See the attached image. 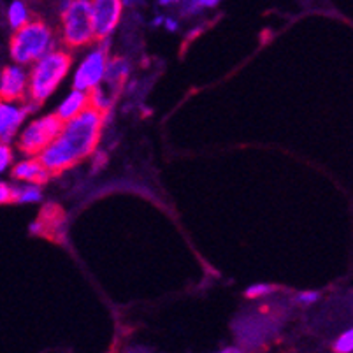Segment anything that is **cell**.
Listing matches in <instances>:
<instances>
[{"instance_id": "19", "label": "cell", "mask_w": 353, "mask_h": 353, "mask_svg": "<svg viewBox=\"0 0 353 353\" xmlns=\"http://www.w3.org/2000/svg\"><path fill=\"white\" fill-rule=\"evenodd\" d=\"M278 290V288L274 287V285H268V283H256V285H252V287L246 288L245 295L248 297V299H264V297H268V295L274 294V292Z\"/></svg>"}, {"instance_id": "15", "label": "cell", "mask_w": 353, "mask_h": 353, "mask_svg": "<svg viewBox=\"0 0 353 353\" xmlns=\"http://www.w3.org/2000/svg\"><path fill=\"white\" fill-rule=\"evenodd\" d=\"M43 199L41 185L25 183L21 187H12V204H35Z\"/></svg>"}, {"instance_id": "25", "label": "cell", "mask_w": 353, "mask_h": 353, "mask_svg": "<svg viewBox=\"0 0 353 353\" xmlns=\"http://www.w3.org/2000/svg\"><path fill=\"white\" fill-rule=\"evenodd\" d=\"M176 2H185V0H160V4L162 6H171L176 4Z\"/></svg>"}, {"instance_id": "10", "label": "cell", "mask_w": 353, "mask_h": 353, "mask_svg": "<svg viewBox=\"0 0 353 353\" xmlns=\"http://www.w3.org/2000/svg\"><path fill=\"white\" fill-rule=\"evenodd\" d=\"M28 113L27 104L0 101V143H11L18 136Z\"/></svg>"}, {"instance_id": "3", "label": "cell", "mask_w": 353, "mask_h": 353, "mask_svg": "<svg viewBox=\"0 0 353 353\" xmlns=\"http://www.w3.org/2000/svg\"><path fill=\"white\" fill-rule=\"evenodd\" d=\"M70 65H72V54L65 50L50 51L43 59L37 60L28 74L27 101L39 108L65 79Z\"/></svg>"}, {"instance_id": "13", "label": "cell", "mask_w": 353, "mask_h": 353, "mask_svg": "<svg viewBox=\"0 0 353 353\" xmlns=\"http://www.w3.org/2000/svg\"><path fill=\"white\" fill-rule=\"evenodd\" d=\"M86 108H90V92H81V90H72L69 95L62 101V104L57 109V114L62 118V121L72 120L78 114H81Z\"/></svg>"}, {"instance_id": "1", "label": "cell", "mask_w": 353, "mask_h": 353, "mask_svg": "<svg viewBox=\"0 0 353 353\" xmlns=\"http://www.w3.org/2000/svg\"><path fill=\"white\" fill-rule=\"evenodd\" d=\"M104 113L95 108H86L81 114L63 123L62 132L39 155V160L51 176H59L86 157L95 153L104 128Z\"/></svg>"}, {"instance_id": "5", "label": "cell", "mask_w": 353, "mask_h": 353, "mask_svg": "<svg viewBox=\"0 0 353 353\" xmlns=\"http://www.w3.org/2000/svg\"><path fill=\"white\" fill-rule=\"evenodd\" d=\"M62 41L69 50L90 46L95 37L92 0H63L62 4Z\"/></svg>"}, {"instance_id": "12", "label": "cell", "mask_w": 353, "mask_h": 353, "mask_svg": "<svg viewBox=\"0 0 353 353\" xmlns=\"http://www.w3.org/2000/svg\"><path fill=\"white\" fill-rule=\"evenodd\" d=\"M11 174L18 181L30 183V185H44L51 178V174L43 165L39 157H27L21 162H18L12 167Z\"/></svg>"}, {"instance_id": "11", "label": "cell", "mask_w": 353, "mask_h": 353, "mask_svg": "<svg viewBox=\"0 0 353 353\" xmlns=\"http://www.w3.org/2000/svg\"><path fill=\"white\" fill-rule=\"evenodd\" d=\"M63 225H65L63 211L57 204H50L48 208H44L41 216L32 223L30 230L32 234H37V236H48L50 239L59 241L57 236H62Z\"/></svg>"}, {"instance_id": "6", "label": "cell", "mask_w": 353, "mask_h": 353, "mask_svg": "<svg viewBox=\"0 0 353 353\" xmlns=\"http://www.w3.org/2000/svg\"><path fill=\"white\" fill-rule=\"evenodd\" d=\"M62 128L63 121L57 113L35 118L18 134V150L25 157H39L57 139Z\"/></svg>"}, {"instance_id": "14", "label": "cell", "mask_w": 353, "mask_h": 353, "mask_svg": "<svg viewBox=\"0 0 353 353\" xmlns=\"http://www.w3.org/2000/svg\"><path fill=\"white\" fill-rule=\"evenodd\" d=\"M128 74H130V63L123 57H117V59L109 60L108 69H105L104 81L108 83L111 94L118 95L123 88L125 81H127Z\"/></svg>"}, {"instance_id": "26", "label": "cell", "mask_w": 353, "mask_h": 353, "mask_svg": "<svg viewBox=\"0 0 353 353\" xmlns=\"http://www.w3.org/2000/svg\"><path fill=\"white\" fill-rule=\"evenodd\" d=\"M127 353H152V352H148V350L144 348H134V350H128Z\"/></svg>"}, {"instance_id": "20", "label": "cell", "mask_w": 353, "mask_h": 353, "mask_svg": "<svg viewBox=\"0 0 353 353\" xmlns=\"http://www.w3.org/2000/svg\"><path fill=\"white\" fill-rule=\"evenodd\" d=\"M12 163V148L9 143H0V174Z\"/></svg>"}, {"instance_id": "8", "label": "cell", "mask_w": 353, "mask_h": 353, "mask_svg": "<svg viewBox=\"0 0 353 353\" xmlns=\"http://www.w3.org/2000/svg\"><path fill=\"white\" fill-rule=\"evenodd\" d=\"M123 2L121 0H92V16H94L95 37L104 41L111 37L121 21Z\"/></svg>"}, {"instance_id": "23", "label": "cell", "mask_w": 353, "mask_h": 353, "mask_svg": "<svg viewBox=\"0 0 353 353\" xmlns=\"http://www.w3.org/2000/svg\"><path fill=\"white\" fill-rule=\"evenodd\" d=\"M163 27H165L169 32H176L178 30L179 23L176 20H172V18H163Z\"/></svg>"}, {"instance_id": "24", "label": "cell", "mask_w": 353, "mask_h": 353, "mask_svg": "<svg viewBox=\"0 0 353 353\" xmlns=\"http://www.w3.org/2000/svg\"><path fill=\"white\" fill-rule=\"evenodd\" d=\"M213 353H245V350L239 348V346H227V348L220 350V352H213Z\"/></svg>"}, {"instance_id": "18", "label": "cell", "mask_w": 353, "mask_h": 353, "mask_svg": "<svg viewBox=\"0 0 353 353\" xmlns=\"http://www.w3.org/2000/svg\"><path fill=\"white\" fill-rule=\"evenodd\" d=\"M221 0H185L181 6V12L185 16H192L201 9H210L220 4Z\"/></svg>"}, {"instance_id": "22", "label": "cell", "mask_w": 353, "mask_h": 353, "mask_svg": "<svg viewBox=\"0 0 353 353\" xmlns=\"http://www.w3.org/2000/svg\"><path fill=\"white\" fill-rule=\"evenodd\" d=\"M9 202H12V187H9L8 183L0 181V206L9 204Z\"/></svg>"}, {"instance_id": "16", "label": "cell", "mask_w": 353, "mask_h": 353, "mask_svg": "<svg viewBox=\"0 0 353 353\" xmlns=\"http://www.w3.org/2000/svg\"><path fill=\"white\" fill-rule=\"evenodd\" d=\"M8 21L12 30H18L30 21L28 8L23 0H12L8 9Z\"/></svg>"}, {"instance_id": "17", "label": "cell", "mask_w": 353, "mask_h": 353, "mask_svg": "<svg viewBox=\"0 0 353 353\" xmlns=\"http://www.w3.org/2000/svg\"><path fill=\"white\" fill-rule=\"evenodd\" d=\"M334 353H353V327L341 332L332 343Z\"/></svg>"}, {"instance_id": "2", "label": "cell", "mask_w": 353, "mask_h": 353, "mask_svg": "<svg viewBox=\"0 0 353 353\" xmlns=\"http://www.w3.org/2000/svg\"><path fill=\"white\" fill-rule=\"evenodd\" d=\"M285 320V307L281 304L268 303L260 307L239 314L232 323L237 343L243 350H255L271 341Z\"/></svg>"}, {"instance_id": "9", "label": "cell", "mask_w": 353, "mask_h": 353, "mask_svg": "<svg viewBox=\"0 0 353 353\" xmlns=\"http://www.w3.org/2000/svg\"><path fill=\"white\" fill-rule=\"evenodd\" d=\"M28 97V74L23 65H8L0 70V101L23 102Z\"/></svg>"}, {"instance_id": "7", "label": "cell", "mask_w": 353, "mask_h": 353, "mask_svg": "<svg viewBox=\"0 0 353 353\" xmlns=\"http://www.w3.org/2000/svg\"><path fill=\"white\" fill-rule=\"evenodd\" d=\"M108 48L109 39H104L101 46H97L94 51H90V53L86 54L85 60L79 63L78 70L74 74V90L92 92L94 88L101 86V83L104 81L105 69H108L109 62Z\"/></svg>"}, {"instance_id": "21", "label": "cell", "mask_w": 353, "mask_h": 353, "mask_svg": "<svg viewBox=\"0 0 353 353\" xmlns=\"http://www.w3.org/2000/svg\"><path fill=\"white\" fill-rule=\"evenodd\" d=\"M319 301H320V294L314 290H306L295 295V303L301 304V306H313V304H316Z\"/></svg>"}, {"instance_id": "4", "label": "cell", "mask_w": 353, "mask_h": 353, "mask_svg": "<svg viewBox=\"0 0 353 353\" xmlns=\"http://www.w3.org/2000/svg\"><path fill=\"white\" fill-rule=\"evenodd\" d=\"M53 46V32L43 20H30L14 30L9 43V53L16 65H34Z\"/></svg>"}]
</instances>
